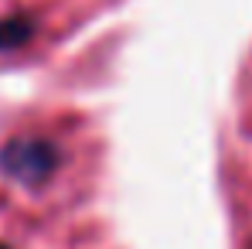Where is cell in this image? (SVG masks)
<instances>
[{
    "label": "cell",
    "instance_id": "cell-2",
    "mask_svg": "<svg viewBox=\"0 0 252 249\" xmlns=\"http://www.w3.org/2000/svg\"><path fill=\"white\" fill-rule=\"evenodd\" d=\"M28 31H31V24H24V21H3V24H0V48L21 44L28 38Z\"/></svg>",
    "mask_w": 252,
    "mask_h": 249
},
{
    "label": "cell",
    "instance_id": "cell-1",
    "mask_svg": "<svg viewBox=\"0 0 252 249\" xmlns=\"http://www.w3.org/2000/svg\"><path fill=\"white\" fill-rule=\"evenodd\" d=\"M0 167L24 184H38L55 167V147L44 143V140H14V143L3 147Z\"/></svg>",
    "mask_w": 252,
    "mask_h": 249
},
{
    "label": "cell",
    "instance_id": "cell-3",
    "mask_svg": "<svg viewBox=\"0 0 252 249\" xmlns=\"http://www.w3.org/2000/svg\"><path fill=\"white\" fill-rule=\"evenodd\" d=\"M0 249H10V246H3V243H0Z\"/></svg>",
    "mask_w": 252,
    "mask_h": 249
}]
</instances>
